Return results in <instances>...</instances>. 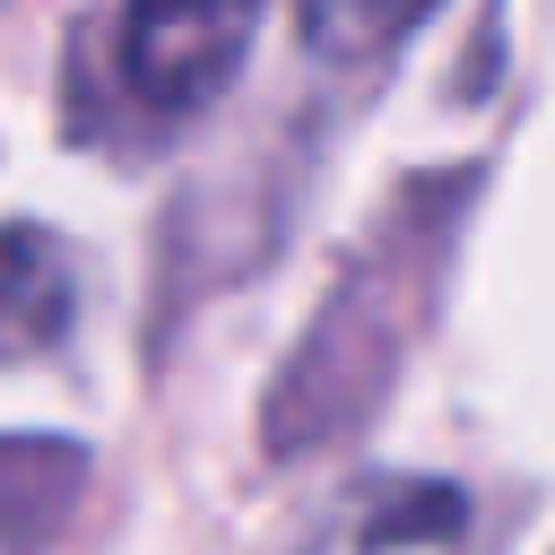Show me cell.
Listing matches in <instances>:
<instances>
[{
	"label": "cell",
	"instance_id": "cell-3",
	"mask_svg": "<svg viewBox=\"0 0 555 555\" xmlns=\"http://www.w3.org/2000/svg\"><path fill=\"white\" fill-rule=\"evenodd\" d=\"M295 17L321 61H382L434 17V0H295Z\"/></svg>",
	"mask_w": 555,
	"mask_h": 555
},
{
	"label": "cell",
	"instance_id": "cell-1",
	"mask_svg": "<svg viewBox=\"0 0 555 555\" xmlns=\"http://www.w3.org/2000/svg\"><path fill=\"white\" fill-rule=\"evenodd\" d=\"M269 0H121L113 17V69L121 95L156 121H191L199 104H217L251 52Z\"/></svg>",
	"mask_w": 555,
	"mask_h": 555
},
{
	"label": "cell",
	"instance_id": "cell-2",
	"mask_svg": "<svg viewBox=\"0 0 555 555\" xmlns=\"http://www.w3.org/2000/svg\"><path fill=\"white\" fill-rule=\"evenodd\" d=\"M69 330V260L52 234L9 225L0 234V356H43Z\"/></svg>",
	"mask_w": 555,
	"mask_h": 555
}]
</instances>
